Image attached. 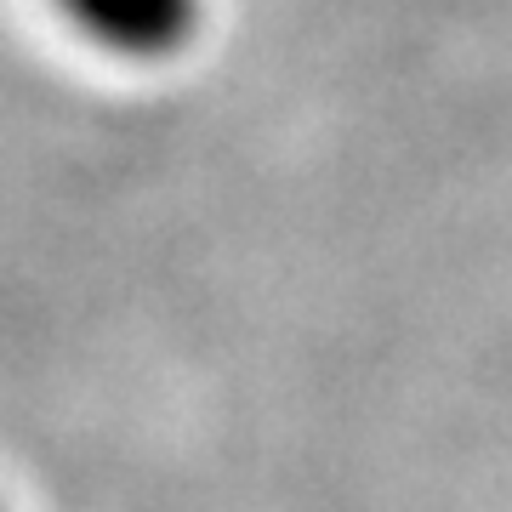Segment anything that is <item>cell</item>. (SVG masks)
Here are the masks:
<instances>
[{"mask_svg":"<svg viewBox=\"0 0 512 512\" xmlns=\"http://www.w3.org/2000/svg\"><path fill=\"white\" fill-rule=\"evenodd\" d=\"M63 12L120 57H171L194 40L200 0H63Z\"/></svg>","mask_w":512,"mask_h":512,"instance_id":"1","label":"cell"}]
</instances>
